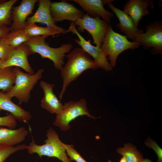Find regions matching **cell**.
Wrapping results in <instances>:
<instances>
[{"label":"cell","mask_w":162,"mask_h":162,"mask_svg":"<svg viewBox=\"0 0 162 162\" xmlns=\"http://www.w3.org/2000/svg\"><path fill=\"white\" fill-rule=\"evenodd\" d=\"M65 56L68 58L67 62L60 70L63 83L59 96L60 101L70 84L83 72L89 69L96 70L98 68L91 57L81 48L74 49Z\"/></svg>","instance_id":"obj_1"},{"label":"cell","mask_w":162,"mask_h":162,"mask_svg":"<svg viewBox=\"0 0 162 162\" xmlns=\"http://www.w3.org/2000/svg\"><path fill=\"white\" fill-rule=\"evenodd\" d=\"M48 36H42L30 37L24 44L28 48L31 54L37 53L43 58H47L53 62L55 68L60 71L64 64V61L65 54L70 52L73 48L70 43L62 44L57 48L50 46L45 41Z\"/></svg>","instance_id":"obj_2"},{"label":"cell","mask_w":162,"mask_h":162,"mask_svg":"<svg viewBox=\"0 0 162 162\" xmlns=\"http://www.w3.org/2000/svg\"><path fill=\"white\" fill-rule=\"evenodd\" d=\"M46 136L44 144L42 145L36 144L33 138L27 149L28 153L37 154L40 158L43 156L55 157L62 162H72L66 152L69 144L62 142L58 133L52 127L47 130Z\"/></svg>","instance_id":"obj_3"},{"label":"cell","mask_w":162,"mask_h":162,"mask_svg":"<svg viewBox=\"0 0 162 162\" xmlns=\"http://www.w3.org/2000/svg\"><path fill=\"white\" fill-rule=\"evenodd\" d=\"M13 69L16 76L14 85L5 93L10 98L15 97L18 100V104L28 103L30 98V92L38 81L42 76L44 70L39 69L33 74L22 71L18 67Z\"/></svg>","instance_id":"obj_4"},{"label":"cell","mask_w":162,"mask_h":162,"mask_svg":"<svg viewBox=\"0 0 162 162\" xmlns=\"http://www.w3.org/2000/svg\"><path fill=\"white\" fill-rule=\"evenodd\" d=\"M140 44L129 41L125 35L115 32L110 25L100 48L112 67L116 65L118 55L128 49L137 48Z\"/></svg>","instance_id":"obj_5"},{"label":"cell","mask_w":162,"mask_h":162,"mask_svg":"<svg viewBox=\"0 0 162 162\" xmlns=\"http://www.w3.org/2000/svg\"><path fill=\"white\" fill-rule=\"evenodd\" d=\"M86 116L93 119L97 118L90 114L87 106V102L84 98L79 101L70 100L63 104L62 110L56 114L54 125L60 128L63 131L66 132L71 128L70 123L78 117Z\"/></svg>","instance_id":"obj_6"},{"label":"cell","mask_w":162,"mask_h":162,"mask_svg":"<svg viewBox=\"0 0 162 162\" xmlns=\"http://www.w3.org/2000/svg\"><path fill=\"white\" fill-rule=\"evenodd\" d=\"M74 23L77 26V31H87L92 36L93 43L96 46L100 47L104 40L110 25L108 22L100 19L99 17H93L88 14H85Z\"/></svg>","instance_id":"obj_7"},{"label":"cell","mask_w":162,"mask_h":162,"mask_svg":"<svg viewBox=\"0 0 162 162\" xmlns=\"http://www.w3.org/2000/svg\"><path fill=\"white\" fill-rule=\"evenodd\" d=\"M145 33L139 35L134 41L142 45L145 49L152 47V52L154 54L162 53V22L157 21L148 23Z\"/></svg>","instance_id":"obj_8"},{"label":"cell","mask_w":162,"mask_h":162,"mask_svg":"<svg viewBox=\"0 0 162 162\" xmlns=\"http://www.w3.org/2000/svg\"><path fill=\"white\" fill-rule=\"evenodd\" d=\"M66 32L67 33L71 32L77 36L78 39L74 40L75 42L93 58V60L98 68L106 72L110 71L112 70V67L100 47L92 45L91 44L90 40H86L77 31L74 22H71L70 26L68 29L66 30Z\"/></svg>","instance_id":"obj_9"},{"label":"cell","mask_w":162,"mask_h":162,"mask_svg":"<svg viewBox=\"0 0 162 162\" xmlns=\"http://www.w3.org/2000/svg\"><path fill=\"white\" fill-rule=\"evenodd\" d=\"M50 11L55 23L64 20L74 22L85 14L74 5L65 0L51 2Z\"/></svg>","instance_id":"obj_10"},{"label":"cell","mask_w":162,"mask_h":162,"mask_svg":"<svg viewBox=\"0 0 162 162\" xmlns=\"http://www.w3.org/2000/svg\"><path fill=\"white\" fill-rule=\"evenodd\" d=\"M38 2L37 10L34 15L27 19L26 24L41 23L46 24L49 28L59 32L61 34L67 33L66 30L55 24L50 13L51 1L50 0H40Z\"/></svg>","instance_id":"obj_11"},{"label":"cell","mask_w":162,"mask_h":162,"mask_svg":"<svg viewBox=\"0 0 162 162\" xmlns=\"http://www.w3.org/2000/svg\"><path fill=\"white\" fill-rule=\"evenodd\" d=\"M113 1L108 0L106 4L119 20V22L117 24V27L127 38L134 41L139 35L144 33L143 30L139 29L134 25L132 19L128 14L115 7L112 3Z\"/></svg>","instance_id":"obj_12"},{"label":"cell","mask_w":162,"mask_h":162,"mask_svg":"<svg viewBox=\"0 0 162 162\" xmlns=\"http://www.w3.org/2000/svg\"><path fill=\"white\" fill-rule=\"evenodd\" d=\"M38 0H22L18 6L12 8L10 31L23 29L28 16L32 14L34 6Z\"/></svg>","instance_id":"obj_13"},{"label":"cell","mask_w":162,"mask_h":162,"mask_svg":"<svg viewBox=\"0 0 162 162\" xmlns=\"http://www.w3.org/2000/svg\"><path fill=\"white\" fill-rule=\"evenodd\" d=\"M30 54L28 47L23 44L13 50L8 59L3 62L2 68L13 66L20 67L27 73L34 74V70L30 65L28 59Z\"/></svg>","instance_id":"obj_14"},{"label":"cell","mask_w":162,"mask_h":162,"mask_svg":"<svg viewBox=\"0 0 162 162\" xmlns=\"http://www.w3.org/2000/svg\"><path fill=\"white\" fill-rule=\"evenodd\" d=\"M39 85L44 92V96L41 100V107L52 114H57L61 112L63 104L53 92L55 85L44 81H40Z\"/></svg>","instance_id":"obj_15"},{"label":"cell","mask_w":162,"mask_h":162,"mask_svg":"<svg viewBox=\"0 0 162 162\" xmlns=\"http://www.w3.org/2000/svg\"><path fill=\"white\" fill-rule=\"evenodd\" d=\"M153 8L154 5L151 0H129L124 5L123 11L132 19L137 26L139 22L144 16L149 14L148 7Z\"/></svg>","instance_id":"obj_16"},{"label":"cell","mask_w":162,"mask_h":162,"mask_svg":"<svg viewBox=\"0 0 162 162\" xmlns=\"http://www.w3.org/2000/svg\"><path fill=\"white\" fill-rule=\"evenodd\" d=\"M79 4L83 10L91 17L101 16L103 20L110 23L113 14L107 10L104 7L105 0H72Z\"/></svg>","instance_id":"obj_17"},{"label":"cell","mask_w":162,"mask_h":162,"mask_svg":"<svg viewBox=\"0 0 162 162\" xmlns=\"http://www.w3.org/2000/svg\"><path fill=\"white\" fill-rule=\"evenodd\" d=\"M2 110L9 112L16 120L22 122H26L31 118L29 112L14 103L5 93L0 91V112Z\"/></svg>","instance_id":"obj_18"},{"label":"cell","mask_w":162,"mask_h":162,"mask_svg":"<svg viewBox=\"0 0 162 162\" xmlns=\"http://www.w3.org/2000/svg\"><path fill=\"white\" fill-rule=\"evenodd\" d=\"M28 133L24 127L16 130L0 127V146H13L23 141Z\"/></svg>","instance_id":"obj_19"},{"label":"cell","mask_w":162,"mask_h":162,"mask_svg":"<svg viewBox=\"0 0 162 162\" xmlns=\"http://www.w3.org/2000/svg\"><path fill=\"white\" fill-rule=\"evenodd\" d=\"M29 38L23 29L10 31L1 39L10 46L15 48L26 42Z\"/></svg>","instance_id":"obj_20"},{"label":"cell","mask_w":162,"mask_h":162,"mask_svg":"<svg viewBox=\"0 0 162 162\" xmlns=\"http://www.w3.org/2000/svg\"><path fill=\"white\" fill-rule=\"evenodd\" d=\"M16 76L12 67L0 69V90L5 92L8 91L14 85Z\"/></svg>","instance_id":"obj_21"},{"label":"cell","mask_w":162,"mask_h":162,"mask_svg":"<svg viewBox=\"0 0 162 162\" xmlns=\"http://www.w3.org/2000/svg\"><path fill=\"white\" fill-rule=\"evenodd\" d=\"M117 152L124 157L127 162H141L144 159L142 154L130 143L125 144L123 147L118 148Z\"/></svg>","instance_id":"obj_22"},{"label":"cell","mask_w":162,"mask_h":162,"mask_svg":"<svg viewBox=\"0 0 162 162\" xmlns=\"http://www.w3.org/2000/svg\"><path fill=\"white\" fill-rule=\"evenodd\" d=\"M24 29L30 38L42 36L48 37L61 34L56 30L47 27L39 26L35 23L26 24Z\"/></svg>","instance_id":"obj_23"},{"label":"cell","mask_w":162,"mask_h":162,"mask_svg":"<svg viewBox=\"0 0 162 162\" xmlns=\"http://www.w3.org/2000/svg\"><path fill=\"white\" fill-rule=\"evenodd\" d=\"M17 0L2 1L0 2V23L9 24L12 20V9Z\"/></svg>","instance_id":"obj_24"},{"label":"cell","mask_w":162,"mask_h":162,"mask_svg":"<svg viewBox=\"0 0 162 162\" xmlns=\"http://www.w3.org/2000/svg\"><path fill=\"white\" fill-rule=\"evenodd\" d=\"M28 146L21 144L16 146H0V162L4 161L11 154L20 150L27 149Z\"/></svg>","instance_id":"obj_25"},{"label":"cell","mask_w":162,"mask_h":162,"mask_svg":"<svg viewBox=\"0 0 162 162\" xmlns=\"http://www.w3.org/2000/svg\"><path fill=\"white\" fill-rule=\"evenodd\" d=\"M73 145L69 144L66 148L67 154L70 160L76 162H87L74 148Z\"/></svg>","instance_id":"obj_26"},{"label":"cell","mask_w":162,"mask_h":162,"mask_svg":"<svg viewBox=\"0 0 162 162\" xmlns=\"http://www.w3.org/2000/svg\"><path fill=\"white\" fill-rule=\"evenodd\" d=\"M14 48L6 44L1 38L0 39V60L3 62L6 61Z\"/></svg>","instance_id":"obj_27"},{"label":"cell","mask_w":162,"mask_h":162,"mask_svg":"<svg viewBox=\"0 0 162 162\" xmlns=\"http://www.w3.org/2000/svg\"><path fill=\"white\" fill-rule=\"evenodd\" d=\"M16 119L11 113L3 117H0V126H6L11 129L16 126Z\"/></svg>","instance_id":"obj_28"},{"label":"cell","mask_w":162,"mask_h":162,"mask_svg":"<svg viewBox=\"0 0 162 162\" xmlns=\"http://www.w3.org/2000/svg\"><path fill=\"white\" fill-rule=\"evenodd\" d=\"M145 142V144L148 147L152 148L155 152L158 157L157 162H162V149L154 141L149 137Z\"/></svg>","instance_id":"obj_29"},{"label":"cell","mask_w":162,"mask_h":162,"mask_svg":"<svg viewBox=\"0 0 162 162\" xmlns=\"http://www.w3.org/2000/svg\"><path fill=\"white\" fill-rule=\"evenodd\" d=\"M10 27L0 23V39L3 37L10 31Z\"/></svg>","instance_id":"obj_30"},{"label":"cell","mask_w":162,"mask_h":162,"mask_svg":"<svg viewBox=\"0 0 162 162\" xmlns=\"http://www.w3.org/2000/svg\"><path fill=\"white\" fill-rule=\"evenodd\" d=\"M141 162H152V161L147 158L143 159Z\"/></svg>","instance_id":"obj_31"},{"label":"cell","mask_w":162,"mask_h":162,"mask_svg":"<svg viewBox=\"0 0 162 162\" xmlns=\"http://www.w3.org/2000/svg\"><path fill=\"white\" fill-rule=\"evenodd\" d=\"M119 162H127L125 159L123 157L121 158Z\"/></svg>","instance_id":"obj_32"},{"label":"cell","mask_w":162,"mask_h":162,"mask_svg":"<svg viewBox=\"0 0 162 162\" xmlns=\"http://www.w3.org/2000/svg\"><path fill=\"white\" fill-rule=\"evenodd\" d=\"M2 63L3 62L0 60V69L2 68Z\"/></svg>","instance_id":"obj_33"},{"label":"cell","mask_w":162,"mask_h":162,"mask_svg":"<svg viewBox=\"0 0 162 162\" xmlns=\"http://www.w3.org/2000/svg\"><path fill=\"white\" fill-rule=\"evenodd\" d=\"M107 162H111V161L110 160H108Z\"/></svg>","instance_id":"obj_34"}]
</instances>
